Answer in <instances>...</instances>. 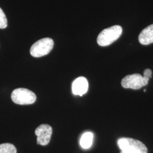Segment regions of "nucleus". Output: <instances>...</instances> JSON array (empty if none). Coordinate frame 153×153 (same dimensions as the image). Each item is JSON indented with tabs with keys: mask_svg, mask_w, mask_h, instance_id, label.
I'll return each mask as SVG.
<instances>
[{
	"mask_svg": "<svg viewBox=\"0 0 153 153\" xmlns=\"http://www.w3.org/2000/svg\"><path fill=\"white\" fill-rule=\"evenodd\" d=\"M11 98L15 103L20 105L31 104L36 100V95L33 91L25 88L15 89L11 95Z\"/></svg>",
	"mask_w": 153,
	"mask_h": 153,
	"instance_id": "3",
	"label": "nucleus"
},
{
	"mask_svg": "<svg viewBox=\"0 0 153 153\" xmlns=\"http://www.w3.org/2000/svg\"><path fill=\"white\" fill-rule=\"evenodd\" d=\"M0 153H16V149L11 143H2L0 145Z\"/></svg>",
	"mask_w": 153,
	"mask_h": 153,
	"instance_id": "10",
	"label": "nucleus"
},
{
	"mask_svg": "<svg viewBox=\"0 0 153 153\" xmlns=\"http://www.w3.org/2000/svg\"><path fill=\"white\" fill-rule=\"evenodd\" d=\"M149 79L146 78L140 74H133L125 76L121 81V85L126 88L138 90L147 85Z\"/></svg>",
	"mask_w": 153,
	"mask_h": 153,
	"instance_id": "5",
	"label": "nucleus"
},
{
	"mask_svg": "<svg viewBox=\"0 0 153 153\" xmlns=\"http://www.w3.org/2000/svg\"><path fill=\"white\" fill-rule=\"evenodd\" d=\"M152 70L150 69H146L143 72V76L146 78L150 79V78L152 77Z\"/></svg>",
	"mask_w": 153,
	"mask_h": 153,
	"instance_id": "12",
	"label": "nucleus"
},
{
	"mask_svg": "<svg viewBox=\"0 0 153 153\" xmlns=\"http://www.w3.org/2000/svg\"><path fill=\"white\" fill-rule=\"evenodd\" d=\"M122 33L123 28L119 25L105 28L99 34L97 43L100 46H108L119 38Z\"/></svg>",
	"mask_w": 153,
	"mask_h": 153,
	"instance_id": "2",
	"label": "nucleus"
},
{
	"mask_svg": "<svg viewBox=\"0 0 153 153\" xmlns=\"http://www.w3.org/2000/svg\"><path fill=\"white\" fill-rule=\"evenodd\" d=\"M54 42L49 38H43L35 42L31 47L30 53L34 57L48 55L53 48Z\"/></svg>",
	"mask_w": 153,
	"mask_h": 153,
	"instance_id": "4",
	"label": "nucleus"
},
{
	"mask_svg": "<svg viewBox=\"0 0 153 153\" xmlns=\"http://www.w3.org/2000/svg\"><path fill=\"white\" fill-rule=\"evenodd\" d=\"M7 26V20L4 12L0 8V28H5Z\"/></svg>",
	"mask_w": 153,
	"mask_h": 153,
	"instance_id": "11",
	"label": "nucleus"
},
{
	"mask_svg": "<svg viewBox=\"0 0 153 153\" xmlns=\"http://www.w3.org/2000/svg\"><path fill=\"white\" fill-rule=\"evenodd\" d=\"M35 134L37 136V143L45 146L49 143L52 134V128L48 124H42L36 129Z\"/></svg>",
	"mask_w": 153,
	"mask_h": 153,
	"instance_id": "6",
	"label": "nucleus"
},
{
	"mask_svg": "<svg viewBox=\"0 0 153 153\" xmlns=\"http://www.w3.org/2000/svg\"><path fill=\"white\" fill-rule=\"evenodd\" d=\"M123 153V152H121V153Z\"/></svg>",
	"mask_w": 153,
	"mask_h": 153,
	"instance_id": "13",
	"label": "nucleus"
},
{
	"mask_svg": "<svg viewBox=\"0 0 153 153\" xmlns=\"http://www.w3.org/2000/svg\"><path fill=\"white\" fill-rule=\"evenodd\" d=\"M117 145L123 153H148V149L142 142L131 138H121Z\"/></svg>",
	"mask_w": 153,
	"mask_h": 153,
	"instance_id": "1",
	"label": "nucleus"
},
{
	"mask_svg": "<svg viewBox=\"0 0 153 153\" xmlns=\"http://www.w3.org/2000/svg\"><path fill=\"white\" fill-rule=\"evenodd\" d=\"M94 134L90 131L85 132L82 134L79 143L83 149H88L90 148L93 145Z\"/></svg>",
	"mask_w": 153,
	"mask_h": 153,
	"instance_id": "9",
	"label": "nucleus"
},
{
	"mask_svg": "<svg viewBox=\"0 0 153 153\" xmlns=\"http://www.w3.org/2000/svg\"><path fill=\"white\" fill-rule=\"evenodd\" d=\"M138 40L143 45L153 43V24L144 28L138 36Z\"/></svg>",
	"mask_w": 153,
	"mask_h": 153,
	"instance_id": "8",
	"label": "nucleus"
},
{
	"mask_svg": "<svg viewBox=\"0 0 153 153\" xmlns=\"http://www.w3.org/2000/svg\"><path fill=\"white\" fill-rule=\"evenodd\" d=\"M88 82L84 76H79L76 79L72 84V92L75 95L82 96L88 92Z\"/></svg>",
	"mask_w": 153,
	"mask_h": 153,
	"instance_id": "7",
	"label": "nucleus"
}]
</instances>
